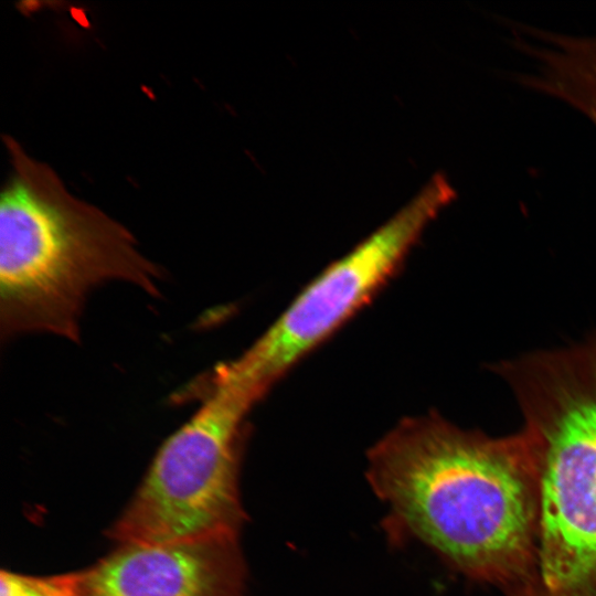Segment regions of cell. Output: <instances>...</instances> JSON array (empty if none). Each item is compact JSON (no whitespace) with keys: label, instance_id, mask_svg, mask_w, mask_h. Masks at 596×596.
I'll return each instance as SVG.
<instances>
[{"label":"cell","instance_id":"obj_1","mask_svg":"<svg viewBox=\"0 0 596 596\" xmlns=\"http://www.w3.org/2000/svg\"><path fill=\"white\" fill-rule=\"evenodd\" d=\"M369 478L396 519L468 577L503 596H543L540 476L528 436L404 419L371 450Z\"/></svg>","mask_w":596,"mask_h":596},{"label":"cell","instance_id":"obj_2","mask_svg":"<svg viewBox=\"0 0 596 596\" xmlns=\"http://www.w3.org/2000/svg\"><path fill=\"white\" fill-rule=\"evenodd\" d=\"M11 170L0 200V336L78 342L92 291L113 281L159 295L162 273L132 234L74 196L56 172L6 136Z\"/></svg>","mask_w":596,"mask_h":596},{"label":"cell","instance_id":"obj_3","mask_svg":"<svg viewBox=\"0 0 596 596\" xmlns=\"http://www.w3.org/2000/svg\"><path fill=\"white\" fill-rule=\"evenodd\" d=\"M206 380L200 406L161 445L111 529L123 544L236 539L241 441L257 401L219 368Z\"/></svg>","mask_w":596,"mask_h":596},{"label":"cell","instance_id":"obj_4","mask_svg":"<svg viewBox=\"0 0 596 596\" xmlns=\"http://www.w3.org/2000/svg\"><path fill=\"white\" fill-rule=\"evenodd\" d=\"M522 418L540 476L543 596H596V369L549 389Z\"/></svg>","mask_w":596,"mask_h":596},{"label":"cell","instance_id":"obj_5","mask_svg":"<svg viewBox=\"0 0 596 596\" xmlns=\"http://www.w3.org/2000/svg\"><path fill=\"white\" fill-rule=\"evenodd\" d=\"M455 196L445 175H433L407 204L312 280L243 354L227 362L235 377L260 398L377 290Z\"/></svg>","mask_w":596,"mask_h":596},{"label":"cell","instance_id":"obj_6","mask_svg":"<svg viewBox=\"0 0 596 596\" xmlns=\"http://www.w3.org/2000/svg\"><path fill=\"white\" fill-rule=\"evenodd\" d=\"M236 539L124 544L75 573L76 596H238Z\"/></svg>","mask_w":596,"mask_h":596},{"label":"cell","instance_id":"obj_7","mask_svg":"<svg viewBox=\"0 0 596 596\" xmlns=\"http://www.w3.org/2000/svg\"><path fill=\"white\" fill-rule=\"evenodd\" d=\"M525 55V87L564 102L596 128V34L540 28Z\"/></svg>","mask_w":596,"mask_h":596},{"label":"cell","instance_id":"obj_8","mask_svg":"<svg viewBox=\"0 0 596 596\" xmlns=\"http://www.w3.org/2000/svg\"><path fill=\"white\" fill-rule=\"evenodd\" d=\"M1 596H76L75 573L34 577L2 571Z\"/></svg>","mask_w":596,"mask_h":596}]
</instances>
